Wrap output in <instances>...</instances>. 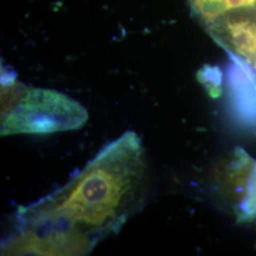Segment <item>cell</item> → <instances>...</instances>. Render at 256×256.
Returning a JSON list of instances; mask_svg holds the SVG:
<instances>
[{
    "label": "cell",
    "instance_id": "obj_1",
    "mask_svg": "<svg viewBox=\"0 0 256 256\" xmlns=\"http://www.w3.org/2000/svg\"><path fill=\"white\" fill-rule=\"evenodd\" d=\"M149 169L134 131L104 147L70 180L26 207L2 256H86L146 206Z\"/></svg>",
    "mask_w": 256,
    "mask_h": 256
},
{
    "label": "cell",
    "instance_id": "obj_2",
    "mask_svg": "<svg viewBox=\"0 0 256 256\" xmlns=\"http://www.w3.org/2000/svg\"><path fill=\"white\" fill-rule=\"evenodd\" d=\"M88 120V110L62 92L25 86L2 92L1 136L76 130Z\"/></svg>",
    "mask_w": 256,
    "mask_h": 256
},
{
    "label": "cell",
    "instance_id": "obj_3",
    "mask_svg": "<svg viewBox=\"0 0 256 256\" xmlns=\"http://www.w3.org/2000/svg\"><path fill=\"white\" fill-rule=\"evenodd\" d=\"M204 30L256 90V0H187Z\"/></svg>",
    "mask_w": 256,
    "mask_h": 256
},
{
    "label": "cell",
    "instance_id": "obj_4",
    "mask_svg": "<svg viewBox=\"0 0 256 256\" xmlns=\"http://www.w3.org/2000/svg\"><path fill=\"white\" fill-rule=\"evenodd\" d=\"M234 165L236 178L238 209L242 220H256V160L242 150H238Z\"/></svg>",
    "mask_w": 256,
    "mask_h": 256
}]
</instances>
